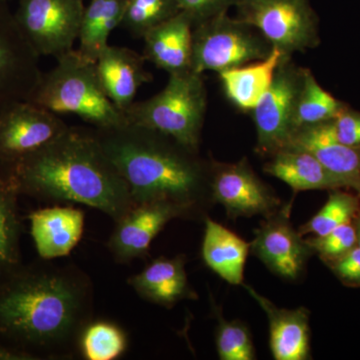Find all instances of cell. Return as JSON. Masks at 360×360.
Wrapping results in <instances>:
<instances>
[{
	"label": "cell",
	"instance_id": "1",
	"mask_svg": "<svg viewBox=\"0 0 360 360\" xmlns=\"http://www.w3.org/2000/svg\"><path fill=\"white\" fill-rule=\"evenodd\" d=\"M92 292L73 265L21 264L0 279V341L35 360L72 359L92 319Z\"/></svg>",
	"mask_w": 360,
	"mask_h": 360
},
{
	"label": "cell",
	"instance_id": "2",
	"mask_svg": "<svg viewBox=\"0 0 360 360\" xmlns=\"http://www.w3.org/2000/svg\"><path fill=\"white\" fill-rule=\"evenodd\" d=\"M94 130L134 205L165 201L184 208L191 220L207 217L212 160L203 158L200 149L134 123Z\"/></svg>",
	"mask_w": 360,
	"mask_h": 360
},
{
	"label": "cell",
	"instance_id": "3",
	"mask_svg": "<svg viewBox=\"0 0 360 360\" xmlns=\"http://www.w3.org/2000/svg\"><path fill=\"white\" fill-rule=\"evenodd\" d=\"M14 170L21 195L90 206L115 222L135 205L91 127H68Z\"/></svg>",
	"mask_w": 360,
	"mask_h": 360
},
{
	"label": "cell",
	"instance_id": "4",
	"mask_svg": "<svg viewBox=\"0 0 360 360\" xmlns=\"http://www.w3.org/2000/svg\"><path fill=\"white\" fill-rule=\"evenodd\" d=\"M56 63L49 72H42L28 101L58 115H77L96 129L129 122L125 113L104 92L96 63L75 49L56 59Z\"/></svg>",
	"mask_w": 360,
	"mask_h": 360
},
{
	"label": "cell",
	"instance_id": "5",
	"mask_svg": "<svg viewBox=\"0 0 360 360\" xmlns=\"http://www.w3.org/2000/svg\"><path fill=\"white\" fill-rule=\"evenodd\" d=\"M207 91L202 75L193 71L170 75L165 89L124 111L127 122L172 137L200 149Z\"/></svg>",
	"mask_w": 360,
	"mask_h": 360
},
{
	"label": "cell",
	"instance_id": "6",
	"mask_svg": "<svg viewBox=\"0 0 360 360\" xmlns=\"http://www.w3.org/2000/svg\"><path fill=\"white\" fill-rule=\"evenodd\" d=\"M272 45L252 26L222 13L195 25L193 30L191 71H221L262 60Z\"/></svg>",
	"mask_w": 360,
	"mask_h": 360
},
{
	"label": "cell",
	"instance_id": "7",
	"mask_svg": "<svg viewBox=\"0 0 360 360\" xmlns=\"http://www.w3.org/2000/svg\"><path fill=\"white\" fill-rule=\"evenodd\" d=\"M236 18L252 26L285 58L319 44V18L309 0H238Z\"/></svg>",
	"mask_w": 360,
	"mask_h": 360
},
{
	"label": "cell",
	"instance_id": "8",
	"mask_svg": "<svg viewBox=\"0 0 360 360\" xmlns=\"http://www.w3.org/2000/svg\"><path fill=\"white\" fill-rule=\"evenodd\" d=\"M84 7V0H18L14 18L39 56L58 59L73 51Z\"/></svg>",
	"mask_w": 360,
	"mask_h": 360
},
{
	"label": "cell",
	"instance_id": "9",
	"mask_svg": "<svg viewBox=\"0 0 360 360\" xmlns=\"http://www.w3.org/2000/svg\"><path fill=\"white\" fill-rule=\"evenodd\" d=\"M303 82V68L291 58H283L269 89L251 111L255 129V151L262 158H271L290 144L295 134V115Z\"/></svg>",
	"mask_w": 360,
	"mask_h": 360
},
{
	"label": "cell",
	"instance_id": "10",
	"mask_svg": "<svg viewBox=\"0 0 360 360\" xmlns=\"http://www.w3.org/2000/svg\"><path fill=\"white\" fill-rule=\"evenodd\" d=\"M70 125L28 101L0 106V162L15 167L60 136Z\"/></svg>",
	"mask_w": 360,
	"mask_h": 360
},
{
	"label": "cell",
	"instance_id": "11",
	"mask_svg": "<svg viewBox=\"0 0 360 360\" xmlns=\"http://www.w3.org/2000/svg\"><path fill=\"white\" fill-rule=\"evenodd\" d=\"M210 191L213 205L224 206L232 220L255 215L265 219L284 205L271 187L253 172L246 158L233 163L212 160Z\"/></svg>",
	"mask_w": 360,
	"mask_h": 360
},
{
	"label": "cell",
	"instance_id": "12",
	"mask_svg": "<svg viewBox=\"0 0 360 360\" xmlns=\"http://www.w3.org/2000/svg\"><path fill=\"white\" fill-rule=\"evenodd\" d=\"M39 58L21 32L8 1L0 0V106L30 98L42 75Z\"/></svg>",
	"mask_w": 360,
	"mask_h": 360
},
{
	"label": "cell",
	"instance_id": "13",
	"mask_svg": "<svg viewBox=\"0 0 360 360\" xmlns=\"http://www.w3.org/2000/svg\"><path fill=\"white\" fill-rule=\"evenodd\" d=\"M292 201L283 205L255 231L250 251L277 276L296 281L307 266L311 248L290 222Z\"/></svg>",
	"mask_w": 360,
	"mask_h": 360
},
{
	"label": "cell",
	"instance_id": "14",
	"mask_svg": "<svg viewBox=\"0 0 360 360\" xmlns=\"http://www.w3.org/2000/svg\"><path fill=\"white\" fill-rule=\"evenodd\" d=\"M175 219H191V215L184 208L165 201L135 205L115 222L108 241V250L120 264H129L137 258L144 259L153 239Z\"/></svg>",
	"mask_w": 360,
	"mask_h": 360
},
{
	"label": "cell",
	"instance_id": "15",
	"mask_svg": "<svg viewBox=\"0 0 360 360\" xmlns=\"http://www.w3.org/2000/svg\"><path fill=\"white\" fill-rule=\"evenodd\" d=\"M288 146L307 151L345 187L360 193V148L338 141L333 120L298 130Z\"/></svg>",
	"mask_w": 360,
	"mask_h": 360
},
{
	"label": "cell",
	"instance_id": "16",
	"mask_svg": "<svg viewBox=\"0 0 360 360\" xmlns=\"http://www.w3.org/2000/svg\"><path fill=\"white\" fill-rule=\"evenodd\" d=\"M146 58L129 47L108 45L96 63L97 77L108 98L123 112L135 101L141 85L153 79Z\"/></svg>",
	"mask_w": 360,
	"mask_h": 360
},
{
	"label": "cell",
	"instance_id": "17",
	"mask_svg": "<svg viewBox=\"0 0 360 360\" xmlns=\"http://www.w3.org/2000/svg\"><path fill=\"white\" fill-rule=\"evenodd\" d=\"M35 248L44 260L68 257L82 238L84 213L73 206H51L28 215Z\"/></svg>",
	"mask_w": 360,
	"mask_h": 360
},
{
	"label": "cell",
	"instance_id": "18",
	"mask_svg": "<svg viewBox=\"0 0 360 360\" xmlns=\"http://www.w3.org/2000/svg\"><path fill=\"white\" fill-rule=\"evenodd\" d=\"M186 255L158 257L149 262L127 283L142 300L172 309L182 300H198L187 278Z\"/></svg>",
	"mask_w": 360,
	"mask_h": 360
},
{
	"label": "cell",
	"instance_id": "19",
	"mask_svg": "<svg viewBox=\"0 0 360 360\" xmlns=\"http://www.w3.org/2000/svg\"><path fill=\"white\" fill-rule=\"evenodd\" d=\"M243 288L262 307L269 322V345L276 360L310 359L309 312L305 307L279 309L250 285Z\"/></svg>",
	"mask_w": 360,
	"mask_h": 360
},
{
	"label": "cell",
	"instance_id": "20",
	"mask_svg": "<svg viewBox=\"0 0 360 360\" xmlns=\"http://www.w3.org/2000/svg\"><path fill=\"white\" fill-rule=\"evenodd\" d=\"M193 30V21L186 13L180 11L142 39V56L169 75L191 71Z\"/></svg>",
	"mask_w": 360,
	"mask_h": 360
},
{
	"label": "cell",
	"instance_id": "21",
	"mask_svg": "<svg viewBox=\"0 0 360 360\" xmlns=\"http://www.w3.org/2000/svg\"><path fill=\"white\" fill-rule=\"evenodd\" d=\"M278 49L262 60L219 72L225 96L239 110L251 112L269 89L283 58Z\"/></svg>",
	"mask_w": 360,
	"mask_h": 360
},
{
	"label": "cell",
	"instance_id": "22",
	"mask_svg": "<svg viewBox=\"0 0 360 360\" xmlns=\"http://www.w3.org/2000/svg\"><path fill=\"white\" fill-rule=\"evenodd\" d=\"M205 222L201 255L206 266L226 283L243 285L250 243L210 217Z\"/></svg>",
	"mask_w": 360,
	"mask_h": 360
},
{
	"label": "cell",
	"instance_id": "23",
	"mask_svg": "<svg viewBox=\"0 0 360 360\" xmlns=\"http://www.w3.org/2000/svg\"><path fill=\"white\" fill-rule=\"evenodd\" d=\"M264 170L265 174L290 186L295 194L300 191L345 187L314 155L290 146L281 149L269 158Z\"/></svg>",
	"mask_w": 360,
	"mask_h": 360
},
{
	"label": "cell",
	"instance_id": "24",
	"mask_svg": "<svg viewBox=\"0 0 360 360\" xmlns=\"http://www.w3.org/2000/svg\"><path fill=\"white\" fill-rule=\"evenodd\" d=\"M20 195L14 167L0 162V279L22 264Z\"/></svg>",
	"mask_w": 360,
	"mask_h": 360
},
{
	"label": "cell",
	"instance_id": "25",
	"mask_svg": "<svg viewBox=\"0 0 360 360\" xmlns=\"http://www.w3.org/2000/svg\"><path fill=\"white\" fill-rule=\"evenodd\" d=\"M127 0H90L84 7L78 33L77 52L91 63H96L115 28L122 25Z\"/></svg>",
	"mask_w": 360,
	"mask_h": 360
},
{
	"label": "cell",
	"instance_id": "26",
	"mask_svg": "<svg viewBox=\"0 0 360 360\" xmlns=\"http://www.w3.org/2000/svg\"><path fill=\"white\" fill-rule=\"evenodd\" d=\"M342 105L317 82L311 71L303 68V82L296 103L295 134L298 130L335 120Z\"/></svg>",
	"mask_w": 360,
	"mask_h": 360
},
{
	"label": "cell",
	"instance_id": "27",
	"mask_svg": "<svg viewBox=\"0 0 360 360\" xmlns=\"http://www.w3.org/2000/svg\"><path fill=\"white\" fill-rule=\"evenodd\" d=\"M129 347V338L122 326L112 321H89L78 338L77 350L86 360H115Z\"/></svg>",
	"mask_w": 360,
	"mask_h": 360
},
{
	"label": "cell",
	"instance_id": "28",
	"mask_svg": "<svg viewBox=\"0 0 360 360\" xmlns=\"http://www.w3.org/2000/svg\"><path fill=\"white\" fill-rule=\"evenodd\" d=\"M179 13L176 0H127L120 27L135 39H143Z\"/></svg>",
	"mask_w": 360,
	"mask_h": 360
},
{
	"label": "cell",
	"instance_id": "29",
	"mask_svg": "<svg viewBox=\"0 0 360 360\" xmlns=\"http://www.w3.org/2000/svg\"><path fill=\"white\" fill-rule=\"evenodd\" d=\"M212 307L213 314L217 319L215 343L219 359H257L250 328L245 322L226 321L222 315L221 309H219L217 305L213 303Z\"/></svg>",
	"mask_w": 360,
	"mask_h": 360
},
{
	"label": "cell",
	"instance_id": "30",
	"mask_svg": "<svg viewBox=\"0 0 360 360\" xmlns=\"http://www.w3.org/2000/svg\"><path fill=\"white\" fill-rule=\"evenodd\" d=\"M359 200L352 194L335 191L330 193L323 207L298 229L300 236H322L341 224L350 222L359 212Z\"/></svg>",
	"mask_w": 360,
	"mask_h": 360
},
{
	"label": "cell",
	"instance_id": "31",
	"mask_svg": "<svg viewBox=\"0 0 360 360\" xmlns=\"http://www.w3.org/2000/svg\"><path fill=\"white\" fill-rule=\"evenodd\" d=\"M314 252L324 259L335 260L357 245L356 229L350 224H341L326 236L305 238Z\"/></svg>",
	"mask_w": 360,
	"mask_h": 360
},
{
	"label": "cell",
	"instance_id": "32",
	"mask_svg": "<svg viewBox=\"0 0 360 360\" xmlns=\"http://www.w3.org/2000/svg\"><path fill=\"white\" fill-rule=\"evenodd\" d=\"M180 11L186 13L193 27L200 23L226 13L238 0H176Z\"/></svg>",
	"mask_w": 360,
	"mask_h": 360
},
{
	"label": "cell",
	"instance_id": "33",
	"mask_svg": "<svg viewBox=\"0 0 360 360\" xmlns=\"http://www.w3.org/2000/svg\"><path fill=\"white\" fill-rule=\"evenodd\" d=\"M333 123L338 141L345 146L360 148V113L343 108Z\"/></svg>",
	"mask_w": 360,
	"mask_h": 360
},
{
	"label": "cell",
	"instance_id": "34",
	"mask_svg": "<svg viewBox=\"0 0 360 360\" xmlns=\"http://www.w3.org/2000/svg\"><path fill=\"white\" fill-rule=\"evenodd\" d=\"M335 274L343 281L360 283V248L354 246L342 257L336 258L333 265Z\"/></svg>",
	"mask_w": 360,
	"mask_h": 360
},
{
	"label": "cell",
	"instance_id": "35",
	"mask_svg": "<svg viewBox=\"0 0 360 360\" xmlns=\"http://www.w3.org/2000/svg\"><path fill=\"white\" fill-rule=\"evenodd\" d=\"M0 360H35L32 355L9 347L0 341Z\"/></svg>",
	"mask_w": 360,
	"mask_h": 360
},
{
	"label": "cell",
	"instance_id": "36",
	"mask_svg": "<svg viewBox=\"0 0 360 360\" xmlns=\"http://www.w3.org/2000/svg\"><path fill=\"white\" fill-rule=\"evenodd\" d=\"M356 234H357V245H359L360 248V219H359V221H357L356 227Z\"/></svg>",
	"mask_w": 360,
	"mask_h": 360
},
{
	"label": "cell",
	"instance_id": "37",
	"mask_svg": "<svg viewBox=\"0 0 360 360\" xmlns=\"http://www.w3.org/2000/svg\"><path fill=\"white\" fill-rule=\"evenodd\" d=\"M6 1H11V0H6Z\"/></svg>",
	"mask_w": 360,
	"mask_h": 360
}]
</instances>
